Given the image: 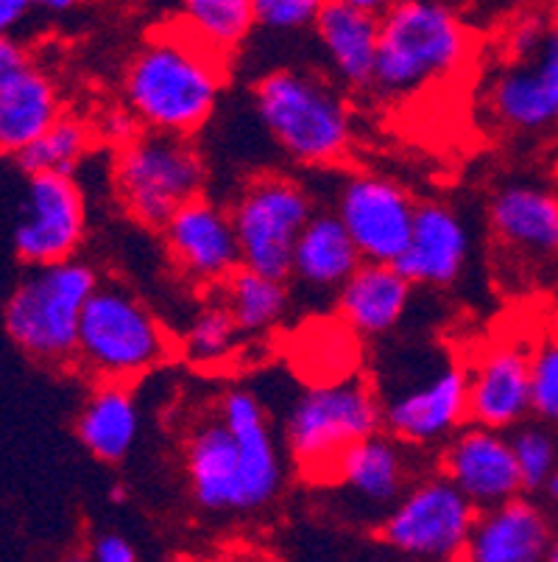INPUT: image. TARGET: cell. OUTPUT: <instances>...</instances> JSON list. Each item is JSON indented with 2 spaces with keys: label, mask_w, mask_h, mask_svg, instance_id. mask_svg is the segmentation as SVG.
<instances>
[{
  "label": "cell",
  "mask_w": 558,
  "mask_h": 562,
  "mask_svg": "<svg viewBox=\"0 0 558 562\" xmlns=\"http://www.w3.org/2000/svg\"><path fill=\"white\" fill-rule=\"evenodd\" d=\"M162 241L173 266L193 283L218 289L238 266H243L232 213L224 204L204 199V193L168 218Z\"/></svg>",
  "instance_id": "15"
},
{
  "label": "cell",
  "mask_w": 558,
  "mask_h": 562,
  "mask_svg": "<svg viewBox=\"0 0 558 562\" xmlns=\"http://www.w3.org/2000/svg\"><path fill=\"white\" fill-rule=\"evenodd\" d=\"M332 76L352 93H375L380 14L330 0L314 25Z\"/></svg>",
  "instance_id": "21"
},
{
  "label": "cell",
  "mask_w": 558,
  "mask_h": 562,
  "mask_svg": "<svg viewBox=\"0 0 558 562\" xmlns=\"http://www.w3.org/2000/svg\"><path fill=\"white\" fill-rule=\"evenodd\" d=\"M254 112L276 149L305 168L344 162L355 140V117L344 90L301 68H276L254 85Z\"/></svg>",
  "instance_id": "2"
},
{
  "label": "cell",
  "mask_w": 558,
  "mask_h": 562,
  "mask_svg": "<svg viewBox=\"0 0 558 562\" xmlns=\"http://www.w3.org/2000/svg\"><path fill=\"white\" fill-rule=\"evenodd\" d=\"M76 437L92 459L117 464L140 437V406L126 381H99L76 420Z\"/></svg>",
  "instance_id": "26"
},
{
  "label": "cell",
  "mask_w": 558,
  "mask_h": 562,
  "mask_svg": "<svg viewBox=\"0 0 558 562\" xmlns=\"http://www.w3.org/2000/svg\"><path fill=\"white\" fill-rule=\"evenodd\" d=\"M486 224L503 255L528 266L558 260V193L534 182H511L494 191Z\"/></svg>",
  "instance_id": "18"
},
{
  "label": "cell",
  "mask_w": 558,
  "mask_h": 562,
  "mask_svg": "<svg viewBox=\"0 0 558 562\" xmlns=\"http://www.w3.org/2000/svg\"><path fill=\"white\" fill-rule=\"evenodd\" d=\"M341 3H350V7L366 9V12H372V14H383L388 7H391L394 0H341Z\"/></svg>",
  "instance_id": "39"
},
{
  "label": "cell",
  "mask_w": 558,
  "mask_h": 562,
  "mask_svg": "<svg viewBox=\"0 0 558 562\" xmlns=\"http://www.w3.org/2000/svg\"><path fill=\"white\" fill-rule=\"evenodd\" d=\"M121 3H129V7H146L151 0H121Z\"/></svg>",
  "instance_id": "42"
},
{
  "label": "cell",
  "mask_w": 558,
  "mask_h": 562,
  "mask_svg": "<svg viewBox=\"0 0 558 562\" xmlns=\"http://www.w3.org/2000/svg\"><path fill=\"white\" fill-rule=\"evenodd\" d=\"M240 328L224 300L215 303H204L196 314L191 316L187 328H184L182 341V356L191 361L193 367H218L229 359L238 347Z\"/></svg>",
  "instance_id": "31"
},
{
  "label": "cell",
  "mask_w": 558,
  "mask_h": 562,
  "mask_svg": "<svg viewBox=\"0 0 558 562\" xmlns=\"http://www.w3.org/2000/svg\"><path fill=\"white\" fill-rule=\"evenodd\" d=\"M442 473L478 509H489L525 493L511 437L480 423H464L444 442Z\"/></svg>",
  "instance_id": "16"
},
{
  "label": "cell",
  "mask_w": 558,
  "mask_h": 562,
  "mask_svg": "<svg viewBox=\"0 0 558 562\" xmlns=\"http://www.w3.org/2000/svg\"><path fill=\"white\" fill-rule=\"evenodd\" d=\"M361 263V249L341 218L332 211L314 213L296 241L291 278L314 294H338Z\"/></svg>",
  "instance_id": "25"
},
{
  "label": "cell",
  "mask_w": 558,
  "mask_h": 562,
  "mask_svg": "<svg viewBox=\"0 0 558 562\" xmlns=\"http://www.w3.org/2000/svg\"><path fill=\"white\" fill-rule=\"evenodd\" d=\"M480 509L447 476L411 484L383 515L377 535L411 560H460L467 554Z\"/></svg>",
  "instance_id": "10"
},
{
  "label": "cell",
  "mask_w": 558,
  "mask_h": 562,
  "mask_svg": "<svg viewBox=\"0 0 558 562\" xmlns=\"http://www.w3.org/2000/svg\"><path fill=\"white\" fill-rule=\"evenodd\" d=\"M59 115L56 85L34 65L0 81V157L23 155Z\"/></svg>",
  "instance_id": "27"
},
{
  "label": "cell",
  "mask_w": 558,
  "mask_h": 562,
  "mask_svg": "<svg viewBox=\"0 0 558 562\" xmlns=\"http://www.w3.org/2000/svg\"><path fill=\"white\" fill-rule=\"evenodd\" d=\"M179 9L182 25L224 56H232L254 29L252 0H179Z\"/></svg>",
  "instance_id": "29"
},
{
  "label": "cell",
  "mask_w": 558,
  "mask_h": 562,
  "mask_svg": "<svg viewBox=\"0 0 558 562\" xmlns=\"http://www.w3.org/2000/svg\"><path fill=\"white\" fill-rule=\"evenodd\" d=\"M173 339L162 319L121 283H99L87 300L76 364L95 381H137L166 364Z\"/></svg>",
  "instance_id": "6"
},
{
  "label": "cell",
  "mask_w": 558,
  "mask_h": 562,
  "mask_svg": "<svg viewBox=\"0 0 558 562\" xmlns=\"http://www.w3.org/2000/svg\"><path fill=\"white\" fill-rule=\"evenodd\" d=\"M90 149V124L81 117L59 115L18 160L25 173H73Z\"/></svg>",
  "instance_id": "30"
},
{
  "label": "cell",
  "mask_w": 558,
  "mask_h": 562,
  "mask_svg": "<svg viewBox=\"0 0 558 562\" xmlns=\"http://www.w3.org/2000/svg\"><path fill=\"white\" fill-rule=\"evenodd\" d=\"M467 367L444 361L424 375L399 383L383 397V428L406 446L430 448L447 442L469 423Z\"/></svg>",
  "instance_id": "13"
},
{
  "label": "cell",
  "mask_w": 558,
  "mask_h": 562,
  "mask_svg": "<svg viewBox=\"0 0 558 562\" xmlns=\"http://www.w3.org/2000/svg\"><path fill=\"white\" fill-rule=\"evenodd\" d=\"M31 59L23 45L12 40V34H0V81L14 76L18 70L29 68Z\"/></svg>",
  "instance_id": "36"
},
{
  "label": "cell",
  "mask_w": 558,
  "mask_h": 562,
  "mask_svg": "<svg viewBox=\"0 0 558 562\" xmlns=\"http://www.w3.org/2000/svg\"><path fill=\"white\" fill-rule=\"evenodd\" d=\"M503 63L486 81L489 117L511 135H539L558 124V23L525 18L505 37Z\"/></svg>",
  "instance_id": "8"
},
{
  "label": "cell",
  "mask_w": 558,
  "mask_h": 562,
  "mask_svg": "<svg viewBox=\"0 0 558 562\" xmlns=\"http://www.w3.org/2000/svg\"><path fill=\"white\" fill-rule=\"evenodd\" d=\"M534 414L542 423H558V330L534 345L531 359Z\"/></svg>",
  "instance_id": "34"
},
{
  "label": "cell",
  "mask_w": 558,
  "mask_h": 562,
  "mask_svg": "<svg viewBox=\"0 0 558 562\" xmlns=\"http://www.w3.org/2000/svg\"><path fill=\"white\" fill-rule=\"evenodd\" d=\"M221 300L243 336H263L283 322L291 305L288 280L238 266L221 285Z\"/></svg>",
  "instance_id": "28"
},
{
  "label": "cell",
  "mask_w": 558,
  "mask_h": 562,
  "mask_svg": "<svg viewBox=\"0 0 558 562\" xmlns=\"http://www.w3.org/2000/svg\"><path fill=\"white\" fill-rule=\"evenodd\" d=\"M547 560L558 562V538H556V540H553V546H550V554H547Z\"/></svg>",
  "instance_id": "41"
},
{
  "label": "cell",
  "mask_w": 558,
  "mask_h": 562,
  "mask_svg": "<svg viewBox=\"0 0 558 562\" xmlns=\"http://www.w3.org/2000/svg\"><path fill=\"white\" fill-rule=\"evenodd\" d=\"M332 484L357 498L366 507L391 509L402 493L411 487V464L406 457V442L394 434H372L361 439L341 457Z\"/></svg>",
  "instance_id": "24"
},
{
  "label": "cell",
  "mask_w": 558,
  "mask_h": 562,
  "mask_svg": "<svg viewBox=\"0 0 558 562\" xmlns=\"http://www.w3.org/2000/svg\"><path fill=\"white\" fill-rule=\"evenodd\" d=\"M534 345L522 339H503L483 347L467 367L469 423L511 431L534 414L531 386Z\"/></svg>",
  "instance_id": "14"
},
{
  "label": "cell",
  "mask_w": 558,
  "mask_h": 562,
  "mask_svg": "<svg viewBox=\"0 0 558 562\" xmlns=\"http://www.w3.org/2000/svg\"><path fill=\"white\" fill-rule=\"evenodd\" d=\"M182 462L198 509L209 515H252L240 448L218 412L198 420L184 437Z\"/></svg>",
  "instance_id": "17"
},
{
  "label": "cell",
  "mask_w": 558,
  "mask_h": 562,
  "mask_svg": "<svg viewBox=\"0 0 558 562\" xmlns=\"http://www.w3.org/2000/svg\"><path fill=\"white\" fill-rule=\"evenodd\" d=\"M330 0H252L254 25L271 34H299L314 29Z\"/></svg>",
  "instance_id": "33"
},
{
  "label": "cell",
  "mask_w": 558,
  "mask_h": 562,
  "mask_svg": "<svg viewBox=\"0 0 558 562\" xmlns=\"http://www.w3.org/2000/svg\"><path fill=\"white\" fill-rule=\"evenodd\" d=\"M469 255H472V233L460 213L444 202H424L417 207L411 238L397 266L413 285L444 289L458 283Z\"/></svg>",
  "instance_id": "19"
},
{
  "label": "cell",
  "mask_w": 558,
  "mask_h": 562,
  "mask_svg": "<svg viewBox=\"0 0 558 562\" xmlns=\"http://www.w3.org/2000/svg\"><path fill=\"white\" fill-rule=\"evenodd\" d=\"M34 0H0V34H12L31 14Z\"/></svg>",
  "instance_id": "37"
},
{
  "label": "cell",
  "mask_w": 558,
  "mask_h": 562,
  "mask_svg": "<svg viewBox=\"0 0 558 562\" xmlns=\"http://www.w3.org/2000/svg\"><path fill=\"white\" fill-rule=\"evenodd\" d=\"M453 3H469V0H453Z\"/></svg>",
  "instance_id": "44"
},
{
  "label": "cell",
  "mask_w": 558,
  "mask_h": 562,
  "mask_svg": "<svg viewBox=\"0 0 558 562\" xmlns=\"http://www.w3.org/2000/svg\"><path fill=\"white\" fill-rule=\"evenodd\" d=\"M383 431V397L363 378L346 375L301 392L285 420V448L307 482L332 484L355 442Z\"/></svg>",
  "instance_id": "5"
},
{
  "label": "cell",
  "mask_w": 558,
  "mask_h": 562,
  "mask_svg": "<svg viewBox=\"0 0 558 562\" xmlns=\"http://www.w3.org/2000/svg\"><path fill=\"white\" fill-rule=\"evenodd\" d=\"M472 54V32L453 0H394L380 14L375 93L411 99L453 79Z\"/></svg>",
  "instance_id": "3"
},
{
  "label": "cell",
  "mask_w": 558,
  "mask_h": 562,
  "mask_svg": "<svg viewBox=\"0 0 558 562\" xmlns=\"http://www.w3.org/2000/svg\"><path fill=\"white\" fill-rule=\"evenodd\" d=\"M87 235L84 191L73 173H29L23 211L14 224V252L45 266L76 258Z\"/></svg>",
  "instance_id": "12"
},
{
  "label": "cell",
  "mask_w": 558,
  "mask_h": 562,
  "mask_svg": "<svg viewBox=\"0 0 558 562\" xmlns=\"http://www.w3.org/2000/svg\"><path fill=\"white\" fill-rule=\"evenodd\" d=\"M550 12H553V20L558 23V0H550Z\"/></svg>",
  "instance_id": "43"
},
{
  "label": "cell",
  "mask_w": 558,
  "mask_h": 562,
  "mask_svg": "<svg viewBox=\"0 0 558 562\" xmlns=\"http://www.w3.org/2000/svg\"><path fill=\"white\" fill-rule=\"evenodd\" d=\"M417 199L394 177L352 171L338 182L332 213L350 229L363 260L397 263L417 222Z\"/></svg>",
  "instance_id": "11"
},
{
  "label": "cell",
  "mask_w": 558,
  "mask_h": 562,
  "mask_svg": "<svg viewBox=\"0 0 558 562\" xmlns=\"http://www.w3.org/2000/svg\"><path fill=\"white\" fill-rule=\"evenodd\" d=\"M227 59L187 29L146 37L123 70V101L143 130L193 137L218 110Z\"/></svg>",
  "instance_id": "1"
},
{
  "label": "cell",
  "mask_w": 558,
  "mask_h": 562,
  "mask_svg": "<svg viewBox=\"0 0 558 562\" xmlns=\"http://www.w3.org/2000/svg\"><path fill=\"white\" fill-rule=\"evenodd\" d=\"M90 560L95 562H137V546L121 531H99L90 543Z\"/></svg>",
  "instance_id": "35"
},
{
  "label": "cell",
  "mask_w": 558,
  "mask_h": 562,
  "mask_svg": "<svg viewBox=\"0 0 558 562\" xmlns=\"http://www.w3.org/2000/svg\"><path fill=\"white\" fill-rule=\"evenodd\" d=\"M547 495H550L553 504H556V507H558V473L550 479V484H547Z\"/></svg>",
  "instance_id": "40"
},
{
  "label": "cell",
  "mask_w": 558,
  "mask_h": 562,
  "mask_svg": "<svg viewBox=\"0 0 558 562\" xmlns=\"http://www.w3.org/2000/svg\"><path fill=\"white\" fill-rule=\"evenodd\" d=\"M413 283L399 272L397 263L363 260L361 269L335 294L338 314L352 334L377 339L406 319Z\"/></svg>",
  "instance_id": "23"
},
{
  "label": "cell",
  "mask_w": 558,
  "mask_h": 562,
  "mask_svg": "<svg viewBox=\"0 0 558 562\" xmlns=\"http://www.w3.org/2000/svg\"><path fill=\"white\" fill-rule=\"evenodd\" d=\"M556 540L545 509L531 498H516L480 509L469 538V562H539L547 560Z\"/></svg>",
  "instance_id": "22"
},
{
  "label": "cell",
  "mask_w": 558,
  "mask_h": 562,
  "mask_svg": "<svg viewBox=\"0 0 558 562\" xmlns=\"http://www.w3.org/2000/svg\"><path fill=\"white\" fill-rule=\"evenodd\" d=\"M511 442L525 490H547L550 479L558 473V446L553 434L542 426H520Z\"/></svg>",
  "instance_id": "32"
},
{
  "label": "cell",
  "mask_w": 558,
  "mask_h": 562,
  "mask_svg": "<svg viewBox=\"0 0 558 562\" xmlns=\"http://www.w3.org/2000/svg\"><path fill=\"white\" fill-rule=\"evenodd\" d=\"M112 186L132 222L162 229L182 204L202 196L207 166L193 137L140 130L132 140L117 146Z\"/></svg>",
  "instance_id": "7"
},
{
  "label": "cell",
  "mask_w": 558,
  "mask_h": 562,
  "mask_svg": "<svg viewBox=\"0 0 558 562\" xmlns=\"http://www.w3.org/2000/svg\"><path fill=\"white\" fill-rule=\"evenodd\" d=\"M99 283V272L79 258L31 266L3 311L9 339L39 364H76L81 314Z\"/></svg>",
  "instance_id": "4"
},
{
  "label": "cell",
  "mask_w": 558,
  "mask_h": 562,
  "mask_svg": "<svg viewBox=\"0 0 558 562\" xmlns=\"http://www.w3.org/2000/svg\"><path fill=\"white\" fill-rule=\"evenodd\" d=\"M81 3H87V0H34V7L43 9V12L48 14L73 12V9H79Z\"/></svg>",
  "instance_id": "38"
},
{
  "label": "cell",
  "mask_w": 558,
  "mask_h": 562,
  "mask_svg": "<svg viewBox=\"0 0 558 562\" xmlns=\"http://www.w3.org/2000/svg\"><path fill=\"white\" fill-rule=\"evenodd\" d=\"M218 417L232 431L240 448L246 487H249V509L252 515L260 513L280 495L285 484V462L271 431L269 414L254 392L235 386L224 392L218 401Z\"/></svg>",
  "instance_id": "20"
},
{
  "label": "cell",
  "mask_w": 558,
  "mask_h": 562,
  "mask_svg": "<svg viewBox=\"0 0 558 562\" xmlns=\"http://www.w3.org/2000/svg\"><path fill=\"white\" fill-rule=\"evenodd\" d=\"M229 213L243 266L291 280L296 241L316 213L310 191L285 173H260L240 188Z\"/></svg>",
  "instance_id": "9"
}]
</instances>
